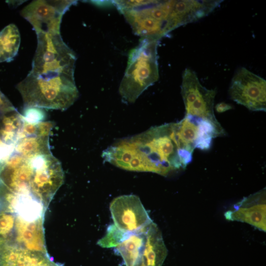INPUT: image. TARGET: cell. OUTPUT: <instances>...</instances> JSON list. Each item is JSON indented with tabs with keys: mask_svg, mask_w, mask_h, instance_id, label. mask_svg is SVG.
<instances>
[{
	"mask_svg": "<svg viewBox=\"0 0 266 266\" xmlns=\"http://www.w3.org/2000/svg\"><path fill=\"white\" fill-rule=\"evenodd\" d=\"M102 156L105 162L125 170L163 176L189 164L180 148L175 123L152 127L118 140L103 151Z\"/></svg>",
	"mask_w": 266,
	"mask_h": 266,
	"instance_id": "6da1fadb",
	"label": "cell"
},
{
	"mask_svg": "<svg viewBox=\"0 0 266 266\" xmlns=\"http://www.w3.org/2000/svg\"><path fill=\"white\" fill-rule=\"evenodd\" d=\"M24 107L65 110L79 96L74 75H37L29 73L17 85Z\"/></svg>",
	"mask_w": 266,
	"mask_h": 266,
	"instance_id": "7a4b0ae2",
	"label": "cell"
},
{
	"mask_svg": "<svg viewBox=\"0 0 266 266\" xmlns=\"http://www.w3.org/2000/svg\"><path fill=\"white\" fill-rule=\"evenodd\" d=\"M159 40L141 38L129 53L127 66L119 88L122 100L133 103L159 77L157 47Z\"/></svg>",
	"mask_w": 266,
	"mask_h": 266,
	"instance_id": "3957f363",
	"label": "cell"
},
{
	"mask_svg": "<svg viewBox=\"0 0 266 266\" xmlns=\"http://www.w3.org/2000/svg\"><path fill=\"white\" fill-rule=\"evenodd\" d=\"M173 2L174 0L113 1L135 34L157 40L173 30L170 14Z\"/></svg>",
	"mask_w": 266,
	"mask_h": 266,
	"instance_id": "277c9868",
	"label": "cell"
},
{
	"mask_svg": "<svg viewBox=\"0 0 266 266\" xmlns=\"http://www.w3.org/2000/svg\"><path fill=\"white\" fill-rule=\"evenodd\" d=\"M37 44L31 71L74 73L76 56L60 34L38 33Z\"/></svg>",
	"mask_w": 266,
	"mask_h": 266,
	"instance_id": "5b68a950",
	"label": "cell"
},
{
	"mask_svg": "<svg viewBox=\"0 0 266 266\" xmlns=\"http://www.w3.org/2000/svg\"><path fill=\"white\" fill-rule=\"evenodd\" d=\"M181 93L185 108V116L208 122L220 130H224L214 115L213 106L216 90L203 87L196 73L190 68H186L183 72Z\"/></svg>",
	"mask_w": 266,
	"mask_h": 266,
	"instance_id": "8992f818",
	"label": "cell"
},
{
	"mask_svg": "<svg viewBox=\"0 0 266 266\" xmlns=\"http://www.w3.org/2000/svg\"><path fill=\"white\" fill-rule=\"evenodd\" d=\"M33 174L31 193L47 208L64 181L60 162L52 154L39 155L32 158Z\"/></svg>",
	"mask_w": 266,
	"mask_h": 266,
	"instance_id": "52a82bcc",
	"label": "cell"
},
{
	"mask_svg": "<svg viewBox=\"0 0 266 266\" xmlns=\"http://www.w3.org/2000/svg\"><path fill=\"white\" fill-rule=\"evenodd\" d=\"M175 132L180 148L189 164L195 149H209L214 138L225 133V130H220L208 122L187 116L175 123Z\"/></svg>",
	"mask_w": 266,
	"mask_h": 266,
	"instance_id": "ba28073f",
	"label": "cell"
},
{
	"mask_svg": "<svg viewBox=\"0 0 266 266\" xmlns=\"http://www.w3.org/2000/svg\"><path fill=\"white\" fill-rule=\"evenodd\" d=\"M76 0H34L21 12L22 16L33 26L36 34L60 33L64 14Z\"/></svg>",
	"mask_w": 266,
	"mask_h": 266,
	"instance_id": "9c48e42d",
	"label": "cell"
},
{
	"mask_svg": "<svg viewBox=\"0 0 266 266\" xmlns=\"http://www.w3.org/2000/svg\"><path fill=\"white\" fill-rule=\"evenodd\" d=\"M233 101L253 111H266V81L245 67L237 70L229 89Z\"/></svg>",
	"mask_w": 266,
	"mask_h": 266,
	"instance_id": "30bf717a",
	"label": "cell"
},
{
	"mask_svg": "<svg viewBox=\"0 0 266 266\" xmlns=\"http://www.w3.org/2000/svg\"><path fill=\"white\" fill-rule=\"evenodd\" d=\"M109 209L114 224L126 233L141 231L153 222L139 197L134 195L115 198Z\"/></svg>",
	"mask_w": 266,
	"mask_h": 266,
	"instance_id": "8fae6325",
	"label": "cell"
},
{
	"mask_svg": "<svg viewBox=\"0 0 266 266\" xmlns=\"http://www.w3.org/2000/svg\"><path fill=\"white\" fill-rule=\"evenodd\" d=\"M266 189L244 198L225 213L226 219L250 224L266 231Z\"/></svg>",
	"mask_w": 266,
	"mask_h": 266,
	"instance_id": "7c38bea8",
	"label": "cell"
},
{
	"mask_svg": "<svg viewBox=\"0 0 266 266\" xmlns=\"http://www.w3.org/2000/svg\"><path fill=\"white\" fill-rule=\"evenodd\" d=\"M24 122L16 109L0 115V171L14 153Z\"/></svg>",
	"mask_w": 266,
	"mask_h": 266,
	"instance_id": "4fadbf2b",
	"label": "cell"
},
{
	"mask_svg": "<svg viewBox=\"0 0 266 266\" xmlns=\"http://www.w3.org/2000/svg\"><path fill=\"white\" fill-rule=\"evenodd\" d=\"M48 254L34 252L20 246L0 245V266H60Z\"/></svg>",
	"mask_w": 266,
	"mask_h": 266,
	"instance_id": "5bb4252c",
	"label": "cell"
},
{
	"mask_svg": "<svg viewBox=\"0 0 266 266\" xmlns=\"http://www.w3.org/2000/svg\"><path fill=\"white\" fill-rule=\"evenodd\" d=\"M167 254L161 231L152 222L145 230V240L139 260L145 266H162Z\"/></svg>",
	"mask_w": 266,
	"mask_h": 266,
	"instance_id": "9a60e30c",
	"label": "cell"
},
{
	"mask_svg": "<svg viewBox=\"0 0 266 266\" xmlns=\"http://www.w3.org/2000/svg\"><path fill=\"white\" fill-rule=\"evenodd\" d=\"M128 233L115 248L126 266H134L141 256L145 240V230Z\"/></svg>",
	"mask_w": 266,
	"mask_h": 266,
	"instance_id": "2e32d148",
	"label": "cell"
},
{
	"mask_svg": "<svg viewBox=\"0 0 266 266\" xmlns=\"http://www.w3.org/2000/svg\"><path fill=\"white\" fill-rule=\"evenodd\" d=\"M49 135H33L20 138L17 141L14 153L26 158L51 153Z\"/></svg>",
	"mask_w": 266,
	"mask_h": 266,
	"instance_id": "e0dca14e",
	"label": "cell"
},
{
	"mask_svg": "<svg viewBox=\"0 0 266 266\" xmlns=\"http://www.w3.org/2000/svg\"><path fill=\"white\" fill-rule=\"evenodd\" d=\"M20 41L19 30L13 24L6 26L0 32V63L13 60L18 53Z\"/></svg>",
	"mask_w": 266,
	"mask_h": 266,
	"instance_id": "ac0fdd59",
	"label": "cell"
},
{
	"mask_svg": "<svg viewBox=\"0 0 266 266\" xmlns=\"http://www.w3.org/2000/svg\"><path fill=\"white\" fill-rule=\"evenodd\" d=\"M128 233L120 230L114 224H111L107 228L105 235L97 244L102 248H115Z\"/></svg>",
	"mask_w": 266,
	"mask_h": 266,
	"instance_id": "d6986e66",
	"label": "cell"
},
{
	"mask_svg": "<svg viewBox=\"0 0 266 266\" xmlns=\"http://www.w3.org/2000/svg\"><path fill=\"white\" fill-rule=\"evenodd\" d=\"M24 119L31 124H37L43 122L46 113L43 108L37 107H24L22 114Z\"/></svg>",
	"mask_w": 266,
	"mask_h": 266,
	"instance_id": "ffe728a7",
	"label": "cell"
},
{
	"mask_svg": "<svg viewBox=\"0 0 266 266\" xmlns=\"http://www.w3.org/2000/svg\"><path fill=\"white\" fill-rule=\"evenodd\" d=\"M231 108V106L225 103H220L216 106V110L219 112L226 111Z\"/></svg>",
	"mask_w": 266,
	"mask_h": 266,
	"instance_id": "44dd1931",
	"label": "cell"
}]
</instances>
